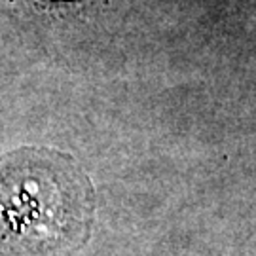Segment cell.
I'll return each instance as SVG.
<instances>
[{"mask_svg":"<svg viewBox=\"0 0 256 256\" xmlns=\"http://www.w3.org/2000/svg\"><path fill=\"white\" fill-rule=\"evenodd\" d=\"M93 198L68 156L21 148L0 158V256H64L88 236Z\"/></svg>","mask_w":256,"mask_h":256,"instance_id":"obj_1","label":"cell"}]
</instances>
